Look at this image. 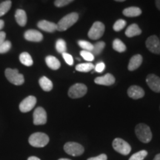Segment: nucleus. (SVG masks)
Masks as SVG:
<instances>
[{"instance_id": "1", "label": "nucleus", "mask_w": 160, "mask_h": 160, "mask_svg": "<svg viewBox=\"0 0 160 160\" xmlns=\"http://www.w3.org/2000/svg\"><path fill=\"white\" fill-rule=\"evenodd\" d=\"M79 19V14L77 13H71L69 14L66 15L63 18L59 20L57 25V31H65L71 28L77 22Z\"/></svg>"}, {"instance_id": "2", "label": "nucleus", "mask_w": 160, "mask_h": 160, "mask_svg": "<svg viewBox=\"0 0 160 160\" xmlns=\"http://www.w3.org/2000/svg\"><path fill=\"white\" fill-rule=\"evenodd\" d=\"M136 135L142 142L148 143L152 139V133L149 126L143 123L138 124L135 128Z\"/></svg>"}, {"instance_id": "3", "label": "nucleus", "mask_w": 160, "mask_h": 160, "mask_svg": "<svg viewBox=\"0 0 160 160\" xmlns=\"http://www.w3.org/2000/svg\"><path fill=\"white\" fill-rule=\"evenodd\" d=\"M29 144L35 148H43L49 142L48 136L44 133H34L30 136Z\"/></svg>"}, {"instance_id": "4", "label": "nucleus", "mask_w": 160, "mask_h": 160, "mask_svg": "<svg viewBox=\"0 0 160 160\" xmlns=\"http://www.w3.org/2000/svg\"><path fill=\"white\" fill-rule=\"evenodd\" d=\"M5 77L10 82L15 85H22L25 82L24 76L19 73L17 69L7 68L5 72Z\"/></svg>"}, {"instance_id": "5", "label": "nucleus", "mask_w": 160, "mask_h": 160, "mask_svg": "<svg viewBox=\"0 0 160 160\" xmlns=\"http://www.w3.org/2000/svg\"><path fill=\"white\" fill-rule=\"evenodd\" d=\"M105 25L101 22H95L88 31V37L91 39H99L105 33Z\"/></svg>"}, {"instance_id": "6", "label": "nucleus", "mask_w": 160, "mask_h": 160, "mask_svg": "<svg viewBox=\"0 0 160 160\" xmlns=\"http://www.w3.org/2000/svg\"><path fill=\"white\" fill-rule=\"evenodd\" d=\"M64 150L68 154L73 156V157H78L82 155L85 151L83 146L79 143L69 142H67L64 146Z\"/></svg>"}, {"instance_id": "7", "label": "nucleus", "mask_w": 160, "mask_h": 160, "mask_svg": "<svg viewBox=\"0 0 160 160\" xmlns=\"http://www.w3.org/2000/svg\"><path fill=\"white\" fill-rule=\"evenodd\" d=\"M88 91L85 85L82 83H77L72 85L68 91V96L72 99H78L84 97Z\"/></svg>"}, {"instance_id": "8", "label": "nucleus", "mask_w": 160, "mask_h": 160, "mask_svg": "<svg viewBox=\"0 0 160 160\" xmlns=\"http://www.w3.org/2000/svg\"><path fill=\"white\" fill-rule=\"evenodd\" d=\"M113 148L116 151L122 155L129 154L131 147L127 142L120 138H117L113 141Z\"/></svg>"}, {"instance_id": "9", "label": "nucleus", "mask_w": 160, "mask_h": 160, "mask_svg": "<svg viewBox=\"0 0 160 160\" xmlns=\"http://www.w3.org/2000/svg\"><path fill=\"white\" fill-rule=\"evenodd\" d=\"M146 47L151 53L160 54V39L157 36L153 35L148 37L146 40Z\"/></svg>"}, {"instance_id": "10", "label": "nucleus", "mask_w": 160, "mask_h": 160, "mask_svg": "<svg viewBox=\"0 0 160 160\" xmlns=\"http://www.w3.org/2000/svg\"><path fill=\"white\" fill-rule=\"evenodd\" d=\"M37 104V98L33 96H29L24 99L19 104V110L22 113H27L31 111Z\"/></svg>"}, {"instance_id": "11", "label": "nucleus", "mask_w": 160, "mask_h": 160, "mask_svg": "<svg viewBox=\"0 0 160 160\" xmlns=\"http://www.w3.org/2000/svg\"><path fill=\"white\" fill-rule=\"evenodd\" d=\"M47 122V113L42 107H38L33 112V124L35 125H45Z\"/></svg>"}, {"instance_id": "12", "label": "nucleus", "mask_w": 160, "mask_h": 160, "mask_svg": "<svg viewBox=\"0 0 160 160\" xmlns=\"http://www.w3.org/2000/svg\"><path fill=\"white\" fill-rule=\"evenodd\" d=\"M146 82L152 91L160 93V78L155 74H149L146 78Z\"/></svg>"}, {"instance_id": "13", "label": "nucleus", "mask_w": 160, "mask_h": 160, "mask_svg": "<svg viewBox=\"0 0 160 160\" xmlns=\"http://www.w3.org/2000/svg\"><path fill=\"white\" fill-rule=\"evenodd\" d=\"M24 37L28 41L35 42H39L43 39V35L37 30H28L25 31Z\"/></svg>"}, {"instance_id": "14", "label": "nucleus", "mask_w": 160, "mask_h": 160, "mask_svg": "<svg viewBox=\"0 0 160 160\" xmlns=\"http://www.w3.org/2000/svg\"><path fill=\"white\" fill-rule=\"evenodd\" d=\"M128 94L129 97L133 99H138L142 98L145 96V91L141 87L137 85L131 86L128 90Z\"/></svg>"}, {"instance_id": "15", "label": "nucleus", "mask_w": 160, "mask_h": 160, "mask_svg": "<svg viewBox=\"0 0 160 160\" xmlns=\"http://www.w3.org/2000/svg\"><path fill=\"white\" fill-rule=\"evenodd\" d=\"M115 77L111 73H107L103 77H97L94 79V82L97 85L110 86L115 83Z\"/></svg>"}, {"instance_id": "16", "label": "nucleus", "mask_w": 160, "mask_h": 160, "mask_svg": "<svg viewBox=\"0 0 160 160\" xmlns=\"http://www.w3.org/2000/svg\"><path fill=\"white\" fill-rule=\"evenodd\" d=\"M37 26L42 31L48 32V33H53L57 31V24L51 22L46 21V20H41L37 23Z\"/></svg>"}, {"instance_id": "17", "label": "nucleus", "mask_w": 160, "mask_h": 160, "mask_svg": "<svg viewBox=\"0 0 160 160\" xmlns=\"http://www.w3.org/2000/svg\"><path fill=\"white\" fill-rule=\"evenodd\" d=\"M142 57L139 54L134 55L133 57H132L130 59L129 64H128V68L129 71H135L136 69H137L141 65V64L142 63Z\"/></svg>"}, {"instance_id": "18", "label": "nucleus", "mask_w": 160, "mask_h": 160, "mask_svg": "<svg viewBox=\"0 0 160 160\" xmlns=\"http://www.w3.org/2000/svg\"><path fill=\"white\" fill-rule=\"evenodd\" d=\"M15 19L18 25L24 27L27 23V14L24 10L18 9L15 13Z\"/></svg>"}, {"instance_id": "19", "label": "nucleus", "mask_w": 160, "mask_h": 160, "mask_svg": "<svg viewBox=\"0 0 160 160\" xmlns=\"http://www.w3.org/2000/svg\"><path fill=\"white\" fill-rule=\"evenodd\" d=\"M141 33L142 30L139 28V26L137 24H132L125 31V35L129 38L136 37V36H139Z\"/></svg>"}, {"instance_id": "20", "label": "nucleus", "mask_w": 160, "mask_h": 160, "mask_svg": "<svg viewBox=\"0 0 160 160\" xmlns=\"http://www.w3.org/2000/svg\"><path fill=\"white\" fill-rule=\"evenodd\" d=\"M122 13L125 17H136L142 14V10L137 7H130L124 9Z\"/></svg>"}, {"instance_id": "21", "label": "nucleus", "mask_w": 160, "mask_h": 160, "mask_svg": "<svg viewBox=\"0 0 160 160\" xmlns=\"http://www.w3.org/2000/svg\"><path fill=\"white\" fill-rule=\"evenodd\" d=\"M45 62L47 65L52 70H58L61 66L59 59L53 56H48L45 58Z\"/></svg>"}, {"instance_id": "22", "label": "nucleus", "mask_w": 160, "mask_h": 160, "mask_svg": "<svg viewBox=\"0 0 160 160\" xmlns=\"http://www.w3.org/2000/svg\"><path fill=\"white\" fill-rule=\"evenodd\" d=\"M39 83L40 87L42 88V89L43 91L48 92L53 89V83H52V82L48 78H47L46 77H42V78H40Z\"/></svg>"}, {"instance_id": "23", "label": "nucleus", "mask_w": 160, "mask_h": 160, "mask_svg": "<svg viewBox=\"0 0 160 160\" xmlns=\"http://www.w3.org/2000/svg\"><path fill=\"white\" fill-rule=\"evenodd\" d=\"M19 60L22 64H23L25 66H28V67L33 65V59H32L31 56L28 53H27V52H23V53H22L19 55Z\"/></svg>"}, {"instance_id": "24", "label": "nucleus", "mask_w": 160, "mask_h": 160, "mask_svg": "<svg viewBox=\"0 0 160 160\" xmlns=\"http://www.w3.org/2000/svg\"><path fill=\"white\" fill-rule=\"evenodd\" d=\"M95 66L93 63H81L76 66V70L79 72H89L94 69Z\"/></svg>"}, {"instance_id": "25", "label": "nucleus", "mask_w": 160, "mask_h": 160, "mask_svg": "<svg viewBox=\"0 0 160 160\" xmlns=\"http://www.w3.org/2000/svg\"><path fill=\"white\" fill-rule=\"evenodd\" d=\"M113 48L116 51L119 52V53H122V52H125L126 51L127 48H126V45L121 40L119 39H116L113 42Z\"/></svg>"}, {"instance_id": "26", "label": "nucleus", "mask_w": 160, "mask_h": 160, "mask_svg": "<svg viewBox=\"0 0 160 160\" xmlns=\"http://www.w3.org/2000/svg\"><path fill=\"white\" fill-rule=\"evenodd\" d=\"M11 5L12 2L11 0H6L3 2L0 3V17L6 14L9 11L11 8Z\"/></svg>"}, {"instance_id": "27", "label": "nucleus", "mask_w": 160, "mask_h": 160, "mask_svg": "<svg viewBox=\"0 0 160 160\" xmlns=\"http://www.w3.org/2000/svg\"><path fill=\"white\" fill-rule=\"evenodd\" d=\"M105 43L104 42H98L93 45V49L91 51V53H93V56H98L102 53L103 51V49L105 48Z\"/></svg>"}, {"instance_id": "28", "label": "nucleus", "mask_w": 160, "mask_h": 160, "mask_svg": "<svg viewBox=\"0 0 160 160\" xmlns=\"http://www.w3.org/2000/svg\"><path fill=\"white\" fill-rule=\"evenodd\" d=\"M56 49L58 53H65L66 50H67V47H66V42L64 39H58L56 42Z\"/></svg>"}, {"instance_id": "29", "label": "nucleus", "mask_w": 160, "mask_h": 160, "mask_svg": "<svg viewBox=\"0 0 160 160\" xmlns=\"http://www.w3.org/2000/svg\"><path fill=\"white\" fill-rule=\"evenodd\" d=\"M78 44L80 46V48L83 49V51H87L91 52L93 49V45H92L89 42L85 41V40H79L78 42Z\"/></svg>"}, {"instance_id": "30", "label": "nucleus", "mask_w": 160, "mask_h": 160, "mask_svg": "<svg viewBox=\"0 0 160 160\" xmlns=\"http://www.w3.org/2000/svg\"><path fill=\"white\" fill-rule=\"evenodd\" d=\"M147 155L148 152L143 150V151H140L137 152V153H135L133 155H132L129 160H143L147 157Z\"/></svg>"}, {"instance_id": "31", "label": "nucleus", "mask_w": 160, "mask_h": 160, "mask_svg": "<svg viewBox=\"0 0 160 160\" xmlns=\"http://www.w3.org/2000/svg\"><path fill=\"white\" fill-rule=\"evenodd\" d=\"M11 42L5 40L4 42L0 45V53H5L8 52L11 48Z\"/></svg>"}, {"instance_id": "32", "label": "nucleus", "mask_w": 160, "mask_h": 160, "mask_svg": "<svg viewBox=\"0 0 160 160\" xmlns=\"http://www.w3.org/2000/svg\"><path fill=\"white\" fill-rule=\"evenodd\" d=\"M126 26V21L124 19H119L116 22L114 25H113V30L115 31H120L122 30Z\"/></svg>"}, {"instance_id": "33", "label": "nucleus", "mask_w": 160, "mask_h": 160, "mask_svg": "<svg viewBox=\"0 0 160 160\" xmlns=\"http://www.w3.org/2000/svg\"><path fill=\"white\" fill-rule=\"evenodd\" d=\"M80 55H81V57H82L84 59L88 62H92L94 59V56H93V53L90 51H82L80 52Z\"/></svg>"}, {"instance_id": "34", "label": "nucleus", "mask_w": 160, "mask_h": 160, "mask_svg": "<svg viewBox=\"0 0 160 160\" xmlns=\"http://www.w3.org/2000/svg\"><path fill=\"white\" fill-rule=\"evenodd\" d=\"M73 1H74V0H56L54 2V5L58 8H62L69 5Z\"/></svg>"}, {"instance_id": "35", "label": "nucleus", "mask_w": 160, "mask_h": 160, "mask_svg": "<svg viewBox=\"0 0 160 160\" xmlns=\"http://www.w3.org/2000/svg\"><path fill=\"white\" fill-rule=\"evenodd\" d=\"M62 57L63 59H65V61L66 62V63L69 65H73V57L71 54L68 53H62Z\"/></svg>"}, {"instance_id": "36", "label": "nucleus", "mask_w": 160, "mask_h": 160, "mask_svg": "<svg viewBox=\"0 0 160 160\" xmlns=\"http://www.w3.org/2000/svg\"><path fill=\"white\" fill-rule=\"evenodd\" d=\"M105 68V65L104 62H99L94 68L95 71L98 72V73H102V72H103Z\"/></svg>"}, {"instance_id": "37", "label": "nucleus", "mask_w": 160, "mask_h": 160, "mask_svg": "<svg viewBox=\"0 0 160 160\" xmlns=\"http://www.w3.org/2000/svg\"><path fill=\"white\" fill-rule=\"evenodd\" d=\"M107 159H108L107 155L101 154V155L98 156V157L89 158V159H88L87 160H107Z\"/></svg>"}, {"instance_id": "38", "label": "nucleus", "mask_w": 160, "mask_h": 160, "mask_svg": "<svg viewBox=\"0 0 160 160\" xmlns=\"http://www.w3.org/2000/svg\"><path fill=\"white\" fill-rule=\"evenodd\" d=\"M6 33L3 31H0V45L5 41Z\"/></svg>"}, {"instance_id": "39", "label": "nucleus", "mask_w": 160, "mask_h": 160, "mask_svg": "<svg viewBox=\"0 0 160 160\" xmlns=\"http://www.w3.org/2000/svg\"><path fill=\"white\" fill-rule=\"evenodd\" d=\"M4 26H5V22H4L3 20L0 19V31L3 28Z\"/></svg>"}, {"instance_id": "40", "label": "nucleus", "mask_w": 160, "mask_h": 160, "mask_svg": "<svg viewBox=\"0 0 160 160\" xmlns=\"http://www.w3.org/2000/svg\"><path fill=\"white\" fill-rule=\"evenodd\" d=\"M156 6L160 11V0H156Z\"/></svg>"}, {"instance_id": "41", "label": "nucleus", "mask_w": 160, "mask_h": 160, "mask_svg": "<svg viewBox=\"0 0 160 160\" xmlns=\"http://www.w3.org/2000/svg\"><path fill=\"white\" fill-rule=\"evenodd\" d=\"M28 160H41V159H39V158L36 157H31L28 159Z\"/></svg>"}, {"instance_id": "42", "label": "nucleus", "mask_w": 160, "mask_h": 160, "mask_svg": "<svg viewBox=\"0 0 160 160\" xmlns=\"http://www.w3.org/2000/svg\"><path fill=\"white\" fill-rule=\"evenodd\" d=\"M153 160H160V153H159V154H157L156 157H154V159H153Z\"/></svg>"}, {"instance_id": "43", "label": "nucleus", "mask_w": 160, "mask_h": 160, "mask_svg": "<svg viewBox=\"0 0 160 160\" xmlns=\"http://www.w3.org/2000/svg\"><path fill=\"white\" fill-rule=\"evenodd\" d=\"M115 1H117V2H124V1H125V0H115Z\"/></svg>"}, {"instance_id": "44", "label": "nucleus", "mask_w": 160, "mask_h": 160, "mask_svg": "<svg viewBox=\"0 0 160 160\" xmlns=\"http://www.w3.org/2000/svg\"><path fill=\"white\" fill-rule=\"evenodd\" d=\"M58 160H71V159H59Z\"/></svg>"}]
</instances>
